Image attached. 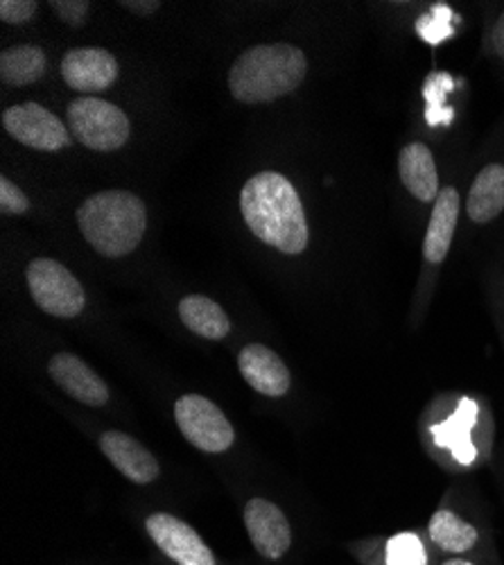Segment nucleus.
I'll return each mask as SVG.
<instances>
[{
  "instance_id": "f257e3e1",
  "label": "nucleus",
  "mask_w": 504,
  "mask_h": 565,
  "mask_svg": "<svg viewBox=\"0 0 504 565\" xmlns=\"http://www.w3.org/2000/svg\"><path fill=\"white\" fill-rule=\"evenodd\" d=\"M240 211L258 241L297 256L308 247V222L297 188L279 172L251 177L240 193Z\"/></svg>"
},
{
  "instance_id": "f03ea898",
  "label": "nucleus",
  "mask_w": 504,
  "mask_h": 565,
  "mask_svg": "<svg viewBox=\"0 0 504 565\" xmlns=\"http://www.w3.org/2000/svg\"><path fill=\"white\" fill-rule=\"evenodd\" d=\"M308 60L292 43H260L245 51L228 73L232 96L245 105L274 103L305 77Z\"/></svg>"
},
{
  "instance_id": "7ed1b4c3",
  "label": "nucleus",
  "mask_w": 504,
  "mask_h": 565,
  "mask_svg": "<svg viewBox=\"0 0 504 565\" xmlns=\"http://www.w3.org/2000/svg\"><path fill=\"white\" fill-rule=\"evenodd\" d=\"M77 224L86 243L100 256L122 258L141 245L148 211L141 198L129 191H105L77 209Z\"/></svg>"
},
{
  "instance_id": "20e7f679",
  "label": "nucleus",
  "mask_w": 504,
  "mask_h": 565,
  "mask_svg": "<svg viewBox=\"0 0 504 565\" xmlns=\"http://www.w3.org/2000/svg\"><path fill=\"white\" fill-rule=\"evenodd\" d=\"M68 131L94 152L120 150L131 134L129 118L116 105L100 98H77L68 107Z\"/></svg>"
},
{
  "instance_id": "39448f33",
  "label": "nucleus",
  "mask_w": 504,
  "mask_h": 565,
  "mask_svg": "<svg viewBox=\"0 0 504 565\" xmlns=\"http://www.w3.org/2000/svg\"><path fill=\"white\" fill-rule=\"evenodd\" d=\"M28 288L36 306L53 317H77L86 306L79 280L53 258H36L28 265Z\"/></svg>"
},
{
  "instance_id": "423d86ee",
  "label": "nucleus",
  "mask_w": 504,
  "mask_h": 565,
  "mask_svg": "<svg viewBox=\"0 0 504 565\" xmlns=\"http://www.w3.org/2000/svg\"><path fill=\"white\" fill-rule=\"evenodd\" d=\"M174 418L181 435L202 452L219 455L234 446L232 423L215 403L200 394L181 396L174 405Z\"/></svg>"
},
{
  "instance_id": "0eeeda50",
  "label": "nucleus",
  "mask_w": 504,
  "mask_h": 565,
  "mask_svg": "<svg viewBox=\"0 0 504 565\" xmlns=\"http://www.w3.org/2000/svg\"><path fill=\"white\" fill-rule=\"evenodd\" d=\"M3 127L19 143L41 152H60L71 143L66 125L36 103H23L6 109Z\"/></svg>"
},
{
  "instance_id": "6e6552de",
  "label": "nucleus",
  "mask_w": 504,
  "mask_h": 565,
  "mask_svg": "<svg viewBox=\"0 0 504 565\" xmlns=\"http://www.w3.org/2000/svg\"><path fill=\"white\" fill-rule=\"evenodd\" d=\"M146 530L154 545L170 556L176 565H215L211 547L202 536L172 513H152L146 521Z\"/></svg>"
},
{
  "instance_id": "1a4fd4ad",
  "label": "nucleus",
  "mask_w": 504,
  "mask_h": 565,
  "mask_svg": "<svg viewBox=\"0 0 504 565\" xmlns=\"http://www.w3.org/2000/svg\"><path fill=\"white\" fill-rule=\"evenodd\" d=\"M245 527L256 552L267 561H279L292 545L286 513L265 498H251L245 507Z\"/></svg>"
},
{
  "instance_id": "9d476101",
  "label": "nucleus",
  "mask_w": 504,
  "mask_h": 565,
  "mask_svg": "<svg viewBox=\"0 0 504 565\" xmlns=\"http://www.w3.org/2000/svg\"><path fill=\"white\" fill-rule=\"evenodd\" d=\"M120 66L109 51L77 49L62 62L64 82L79 93H103L118 79Z\"/></svg>"
},
{
  "instance_id": "9b49d317",
  "label": "nucleus",
  "mask_w": 504,
  "mask_h": 565,
  "mask_svg": "<svg viewBox=\"0 0 504 565\" xmlns=\"http://www.w3.org/2000/svg\"><path fill=\"white\" fill-rule=\"evenodd\" d=\"M238 369L251 390L269 398L286 396L292 385L286 362L265 344L245 347L238 355Z\"/></svg>"
},
{
  "instance_id": "f8f14e48",
  "label": "nucleus",
  "mask_w": 504,
  "mask_h": 565,
  "mask_svg": "<svg viewBox=\"0 0 504 565\" xmlns=\"http://www.w3.org/2000/svg\"><path fill=\"white\" fill-rule=\"evenodd\" d=\"M51 379L75 401L90 405V407H100L107 405L109 401V390L100 375L90 369L84 360H79L73 353H57L53 355L49 364Z\"/></svg>"
},
{
  "instance_id": "ddd939ff",
  "label": "nucleus",
  "mask_w": 504,
  "mask_h": 565,
  "mask_svg": "<svg viewBox=\"0 0 504 565\" xmlns=\"http://www.w3.org/2000/svg\"><path fill=\"white\" fill-rule=\"evenodd\" d=\"M100 450L133 484H150L161 473L154 455L141 441H136L120 430L105 433L100 437Z\"/></svg>"
},
{
  "instance_id": "4468645a",
  "label": "nucleus",
  "mask_w": 504,
  "mask_h": 565,
  "mask_svg": "<svg viewBox=\"0 0 504 565\" xmlns=\"http://www.w3.org/2000/svg\"><path fill=\"white\" fill-rule=\"evenodd\" d=\"M400 181L419 202H432L439 198V172L428 146L409 143L398 157Z\"/></svg>"
},
{
  "instance_id": "2eb2a0df",
  "label": "nucleus",
  "mask_w": 504,
  "mask_h": 565,
  "mask_svg": "<svg viewBox=\"0 0 504 565\" xmlns=\"http://www.w3.org/2000/svg\"><path fill=\"white\" fill-rule=\"evenodd\" d=\"M457 220H460V193L457 188H443L439 198L435 200V209L430 215L426 243H423V256L430 263H441L448 252L452 235L457 228Z\"/></svg>"
},
{
  "instance_id": "dca6fc26",
  "label": "nucleus",
  "mask_w": 504,
  "mask_h": 565,
  "mask_svg": "<svg viewBox=\"0 0 504 565\" xmlns=\"http://www.w3.org/2000/svg\"><path fill=\"white\" fill-rule=\"evenodd\" d=\"M428 536L430 543L448 556H467L480 543L478 527L450 509H439L432 513L428 523Z\"/></svg>"
},
{
  "instance_id": "f3484780",
  "label": "nucleus",
  "mask_w": 504,
  "mask_h": 565,
  "mask_svg": "<svg viewBox=\"0 0 504 565\" xmlns=\"http://www.w3.org/2000/svg\"><path fill=\"white\" fill-rule=\"evenodd\" d=\"M469 217L475 224H486L504 211V166L491 163L478 172L467 200Z\"/></svg>"
},
{
  "instance_id": "a211bd4d",
  "label": "nucleus",
  "mask_w": 504,
  "mask_h": 565,
  "mask_svg": "<svg viewBox=\"0 0 504 565\" xmlns=\"http://www.w3.org/2000/svg\"><path fill=\"white\" fill-rule=\"evenodd\" d=\"M179 317L183 326L204 340H224L232 333V321L226 312L208 297L191 295L179 301Z\"/></svg>"
},
{
  "instance_id": "6ab92c4d",
  "label": "nucleus",
  "mask_w": 504,
  "mask_h": 565,
  "mask_svg": "<svg viewBox=\"0 0 504 565\" xmlns=\"http://www.w3.org/2000/svg\"><path fill=\"white\" fill-rule=\"evenodd\" d=\"M45 53L36 45H14L0 55V79L8 86H28L43 77Z\"/></svg>"
},
{
  "instance_id": "aec40b11",
  "label": "nucleus",
  "mask_w": 504,
  "mask_h": 565,
  "mask_svg": "<svg viewBox=\"0 0 504 565\" xmlns=\"http://www.w3.org/2000/svg\"><path fill=\"white\" fill-rule=\"evenodd\" d=\"M385 565H428V550L419 534L403 532L387 541Z\"/></svg>"
},
{
  "instance_id": "412c9836",
  "label": "nucleus",
  "mask_w": 504,
  "mask_h": 565,
  "mask_svg": "<svg viewBox=\"0 0 504 565\" xmlns=\"http://www.w3.org/2000/svg\"><path fill=\"white\" fill-rule=\"evenodd\" d=\"M450 17H452V12H450L446 6H439L432 14L423 17V19L419 21L417 30H419V34H421L426 41L437 43V41H441L443 36L450 34V28H446Z\"/></svg>"
},
{
  "instance_id": "4be33fe9",
  "label": "nucleus",
  "mask_w": 504,
  "mask_h": 565,
  "mask_svg": "<svg viewBox=\"0 0 504 565\" xmlns=\"http://www.w3.org/2000/svg\"><path fill=\"white\" fill-rule=\"evenodd\" d=\"M30 209V200L8 177L0 179V211L6 215H21Z\"/></svg>"
},
{
  "instance_id": "5701e85b",
  "label": "nucleus",
  "mask_w": 504,
  "mask_h": 565,
  "mask_svg": "<svg viewBox=\"0 0 504 565\" xmlns=\"http://www.w3.org/2000/svg\"><path fill=\"white\" fill-rule=\"evenodd\" d=\"M36 3L34 0H3L0 3V19H3L6 23H12V25H19V23H25L34 17L36 12Z\"/></svg>"
},
{
  "instance_id": "b1692460",
  "label": "nucleus",
  "mask_w": 504,
  "mask_h": 565,
  "mask_svg": "<svg viewBox=\"0 0 504 565\" xmlns=\"http://www.w3.org/2000/svg\"><path fill=\"white\" fill-rule=\"evenodd\" d=\"M450 86H452V82H450V77H448V75H443V73L432 75V77H430V82H428V86H426L428 103H432V109H428V120H430L432 125H437V122H439V103H441V93H443L446 88H450Z\"/></svg>"
},
{
  "instance_id": "393cba45",
  "label": "nucleus",
  "mask_w": 504,
  "mask_h": 565,
  "mask_svg": "<svg viewBox=\"0 0 504 565\" xmlns=\"http://www.w3.org/2000/svg\"><path fill=\"white\" fill-rule=\"evenodd\" d=\"M55 12L68 23V25H82V21L86 19L88 14V3H77V0H68V3H62V0H57V3H53Z\"/></svg>"
},
{
  "instance_id": "a878e982",
  "label": "nucleus",
  "mask_w": 504,
  "mask_h": 565,
  "mask_svg": "<svg viewBox=\"0 0 504 565\" xmlns=\"http://www.w3.org/2000/svg\"><path fill=\"white\" fill-rule=\"evenodd\" d=\"M122 8H127L133 14H152L161 8L159 0H141V3H133V0H125Z\"/></svg>"
},
{
  "instance_id": "bb28decb",
  "label": "nucleus",
  "mask_w": 504,
  "mask_h": 565,
  "mask_svg": "<svg viewBox=\"0 0 504 565\" xmlns=\"http://www.w3.org/2000/svg\"><path fill=\"white\" fill-rule=\"evenodd\" d=\"M493 49H495V53L504 60V12H502V17L497 19V23H495V28H493Z\"/></svg>"
},
{
  "instance_id": "cd10ccee",
  "label": "nucleus",
  "mask_w": 504,
  "mask_h": 565,
  "mask_svg": "<svg viewBox=\"0 0 504 565\" xmlns=\"http://www.w3.org/2000/svg\"><path fill=\"white\" fill-rule=\"evenodd\" d=\"M441 565H475V563L469 561L467 556H448Z\"/></svg>"
}]
</instances>
